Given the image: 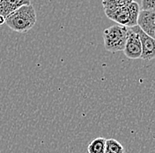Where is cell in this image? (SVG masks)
<instances>
[{
  "instance_id": "6da1fadb",
  "label": "cell",
  "mask_w": 155,
  "mask_h": 153,
  "mask_svg": "<svg viewBox=\"0 0 155 153\" xmlns=\"http://www.w3.org/2000/svg\"><path fill=\"white\" fill-rule=\"evenodd\" d=\"M5 23L15 32L26 33L36 23L35 10L31 4L23 5L7 16Z\"/></svg>"
},
{
  "instance_id": "7a4b0ae2",
  "label": "cell",
  "mask_w": 155,
  "mask_h": 153,
  "mask_svg": "<svg viewBox=\"0 0 155 153\" xmlns=\"http://www.w3.org/2000/svg\"><path fill=\"white\" fill-rule=\"evenodd\" d=\"M105 14L109 19L113 20L126 28H132L137 26L138 13L140 11L139 5L133 1L130 5L112 10H104Z\"/></svg>"
},
{
  "instance_id": "3957f363",
  "label": "cell",
  "mask_w": 155,
  "mask_h": 153,
  "mask_svg": "<svg viewBox=\"0 0 155 153\" xmlns=\"http://www.w3.org/2000/svg\"><path fill=\"white\" fill-rule=\"evenodd\" d=\"M129 34V28L115 25L104 30V47L107 51L116 53L123 51Z\"/></svg>"
},
{
  "instance_id": "277c9868",
  "label": "cell",
  "mask_w": 155,
  "mask_h": 153,
  "mask_svg": "<svg viewBox=\"0 0 155 153\" xmlns=\"http://www.w3.org/2000/svg\"><path fill=\"white\" fill-rule=\"evenodd\" d=\"M131 30H133L136 34L138 35L140 42H141V47H142V55L141 57L145 61H151L155 57V41L154 39L150 37L145 34L141 29L137 26L130 28Z\"/></svg>"
},
{
  "instance_id": "5b68a950",
  "label": "cell",
  "mask_w": 155,
  "mask_h": 153,
  "mask_svg": "<svg viewBox=\"0 0 155 153\" xmlns=\"http://www.w3.org/2000/svg\"><path fill=\"white\" fill-rule=\"evenodd\" d=\"M137 26L145 34L152 38H155V10L139 11Z\"/></svg>"
},
{
  "instance_id": "8992f818",
  "label": "cell",
  "mask_w": 155,
  "mask_h": 153,
  "mask_svg": "<svg viewBox=\"0 0 155 153\" xmlns=\"http://www.w3.org/2000/svg\"><path fill=\"white\" fill-rule=\"evenodd\" d=\"M124 54L129 59H138L142 55V47L138 35L129 28V34L124 48Z\"/></svg>"
},
{
  "instance_id": "52a82bcc",
  "label": "cell",
  "mask_w": 155,
  "mask_h": 153,
  "mask_svg": "<svg viewBox=\"0 0 155 153\" xmlns=\"http://www.w3.org/2000/svg\"><path fill=\"white\" fill-rule=\"evenodd\" d=\"M30 4V0H0V15L6 18L21 6Z\"/></svg>"
},
{
  "instance_id": "ba28073f",
  "label": "cell",
  "mask_w": 155,
  "mask_h": 153,
  "mask_svg": "<svg viewBox=\"0 0 155 153\" xmlns=\"http://www.w3.org/2000/svg\"><path fill=\"white\" fill-rule=\"evenodd\" d=\"M106 138L97 137L93 140L87 148L88 153H104L106 148Z\"/></svg>"
},
{
  "instance_id": "9c48e42d",
  "label": "cell",
  "mask_w": 155,
  "mask_h": 153,
  "mask_svg": "<svg viewBox=\"0 0 155 153\" xmlns=\"http://www.w3.org/2000/svg\"><path fill=\"white\" fill-rule=\"evenodd\" d=\"M133 0H102L104 10H112L124 7L130 5Z\"/></svg>"
},
{
  "instance_id": "30bf717a",
  "label": "cell",
  "mask_w": 155,
  "mask_h": 153,
  "mask_svg": "<svg viewBox=\"0 0 155 153\" xmlns=\"http://www.w3.org/2000/svg\"><path fill=\"white\" fill-rule=\"evenodd\" d=\"M104 153H124V149L116 139H107Z\"/></svg>"
},
{
  "instance_id": "8fae6325",
  "label": "cell",
  "mask_w": 155,
  "mask_h": 153,
  "mask_svg": "<svg viewBox=\"0 0 155 153\" xmlns=\"http://www.w3.org/2000/svg\"><path fill=\"white\" fill-rule=\"evenodd\" d=\"M142 11H153L155 10V0H141Z\"/></svg>"
},
{
  "instance_id": "7c38bea8",
  "label": "cell",
  "mask_w": 155,
  "mask_h": 153,
  "mask_svg": "<svg viewBox=\"0 0 155 153\" xmlns=\"http://www.w3.org/2000/svg\"><path fill=\"white\" fill-rule=\"evenodd\" d=\"M5 18H4L3 16L0 15V26H2L3 24H5Z\"/></svg>"
}]
</instances>
